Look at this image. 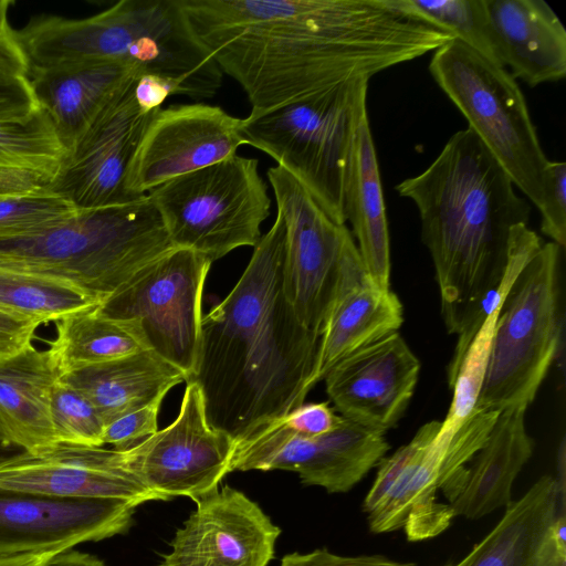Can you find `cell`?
<instances>
[{"label": "cell", "mask_w": 566, "mask_h": 566, "mask_svg": "<svg viewBox=\"0 0 566 566\" xmlns=\"http://www.w3.org/2000/svg\"><path fill=\"white\" fill-rule=\"evenodd\" d=\"M219 65L262 114L369 78L452 39L384 0H180Z\"/></svg>", "instance_id": "obj_1"}, {"label": "cell", "mask_w": 566, "mask_h": 566, "mask_svg": "<svg viewBox=\"0 0 566 566\" xmlns=\"http://www.w3.org/2000/svg\"><path fill=\"white\" fill-rule=\"evenodd\" d=\"M395 188L419 211L443 322L459 335L448 367L451 386L473 336L528 260L523 250L509 249L514 228L527 224L531 206L470 128L454 133L422 172Z\"/></svg>", "instance_id": "obj_2"}, {"label": "cell", "mask_w": 566, "mask_h": 566, "mask_svg": "<svg viewBox=\"0 0 566 566\" xmlns=\"http://www.w3.org/2000/svg\"><path fill=\"white\" fill-rule=\"evenodd\" d=\"M284 222L270 230L230 293L202 315L193 381L207 420L235 442L304 403L319 337L283 289Z\"/></svg>", "instance_id": "obj_3"}, {"label": "cell", "mask_w": 566, "mask_h": 566, "mask_svg": "<svg viewBox=\"0 0 566 566\" xmlns=\"http://www.w3.org/2000/svg\"><path fill=\"white\" fill-rule=\"evenodd\" d=\"M30 69L118 61L174 83L178 94L213 97L223 73L195 33L180 0H120L83 19L51 15L17 32Z\"/></svg>", "instance_id": "obj_4"}, {"label": "cell", "mask_w": 566, "mask_h": 566, "mask_svg": "<svg viewBox=\"0 0 566 566\" xmlns=\"http://www.w3.org/2000/svg\"><path fill=\"white\" fill-rule=\"evenodd\" d=\"M175 248L148 195L0 238V268L70 283L99 303Z\"/></svg>", "instance_id": "obj_5"}, {"label": "cell", "mask_w": 566, "mask_h": 566, "mask_svg": "<svg viewBox=\"0 0 566 566\" xmlns=\"http://www.w3.org/2000/svg\"><path fill=\"white\" fill-rule=\"evenodd\" d=\"M369 78L346 81L242 119L244 145L272 157L322 210L345 224L344 181Z\"/></svg>", "instance_id": "obj_6"}, {"label": "cell", "mask_w": 566, "mask_h": 566, "mask_svg": "<svg viewBox=\"0 0 566 566\" xmlns=\"http://www.w3.org/2000/svg\"><path fill=\"white\" fill-rule=\"evenodd\" d=\"M562 250L543 242L506 293L474 409L503 411L533 402L560 342Z\"/></svg>", "instance_id": "obj_7"}, {"label": "cell", "mask_w": 566, "mask_h": 566, "mask_svg": "<svg viewBox=\"0 0 566 566\" xmlns=\"http://www.w3.org/2000/svg\"><path fill=\"white\" fill-rule=\"evenodd\" d=\"M429 72L470 128L539 210L548 164L516 80L457 39L434 51Z\"/></svg>", "instance_id": "obj_8"}, {"label": "cell", "mask_w": 566, "mask_h": 566, "mask_svg": "<svg viewBox=\"0 0 566 566\" xmlns=\"http://www.w3.org/2000/svg\"><path fill=\"white\" fill-rule=\"evenodd\" d=\"M147 195L172 244L211 263L237 248H254L272 205L259 160L238 154L166 181Z\"/></svg>", "instance_id": "obj_9"}, {"label": "cell", "mask_w": 566, "mask_h": 566, "mask_svg": "<svg viewBox=\"0 0 566 566\" xmlns=\"http://www.w3.org/2000/svg\"><path fill=\"white\" fill-rule=\"evenodd\" d=\"M211 264L191 249L175 247L142 268L95 311L130 329L145 349L180 369L187 381L197 365L202 292Z\"/></svg>", "instance_id": "obj_10"}, {"label": "cell", "mask_w": 566, "mask_h": 566, "mask_svg": "<svg viewBox=\"0 0 566 566\" xmlns=\"http://www.w3.org/2000/svg\"><path fill=\"white\" fill-rule=\"evenodd\" d=\"M266 177L285 229V296L298 321L321 338L357 245L346 224L335 223L287 171L276 165Z\"/></svg>", "instance_id": "obj_11"}, {"label": "cell", "mask_w": 566, "mask_h": 566, "mask_svg": "<svg viewBox=\"0 0 566 566\" xmlns=\"http://www.w3.org/2000/svg\"><path fill=\"white\" fill-rule=\"evenodd\" d=\"M389 448L384 433L345 417L317 437L293 431L280 417L235 442L231 470L292 471L306 486L346 493L377 467Z\"/></svg>", "instance_id": "obj_12"}, {"label": "cell", "mask_w": 566, "mask_h": 566, "mask_svg": "<svg viewBox=\"0 0 566 566\" xmlns=\"http://www.w3.org/2000/svg\"><path fill=\"white\" fill-rule=\"evenodd\" d=\"M186 384L177 418L119 451L123 468L160 501L177 496L197 501L217 491L232 472L235 441L210 426L199 386Z\"/></svg>", "instance_id": "obj_13"}, {"label": "cell", "mask_w": 566, "mask_h": 566, "mask_svg": "<svg viewBox=\"0 0 566 566\" xmlns=\"http://www.w3.org/2000/svg\"><path fill=\"white\" fill-rule=\"evenodd\" d=\"M441 421L423 424L415 437L377 464L375 481L363 502L370 532L405 530L410 542L444 532L453 520L437 491L451 478L448 450L453 437L440 432Z\"/></svg>", "instance_id": "obj_14"}, {"label": "cell", "mask_w": 566, "mask_h": 566, "mask_svg": "<svg viewBox=\"0 0 566 566\" xmlns=\"http://www.w3.org/2000/svg\"><path fill=\"white\" fill-rule=\"evenodd\" d=\"M139 75L97 114L67 150L50 185V191L67 199L77 210L139 199L127 190L128 169L147 126L158 112L145 113L138 106L135 84Z\"/></svg>", "instance_id": "obj_15"}, {"label": "cell", "mask_w": 566, "mask_h": 566, "mask_svg": "<svg viewBox=\"0 0 566 566\" xmlns=\"http://www.w3.org/2000/svg\"><path fill=\"white\" fill-rule=\"evenodd\" d=\"M242 119L206 103L161 107L130 163L127 190L135 198L179 176L228 159L244 145Z\"/></svg>", "instance_id": "obj_16"}, {"label": "cell", "mask_w": 566, "mask_h": 566, "mask_svg": "<svg viewBox=\"0 0 566 566\" xmlns=\"http://www.w3.org/2000/svg\"><path fill=\"white\" fill-rule=\"evenodd\" d=\"M138 506L0 489V555L72 549L125 533Z\"/></svg>", "instance_id": "obj_17"}, {"label": "cell", "mask_w": 566, "mask_h": 566, "mask_svg": "<svg viewBox=\"0 0 566 566\" xmlns=\"http://www.w3.org/2000/svg\"><path fill=\"white\" fill-rule=\"evenodd\" d=\"M160 566H268L281 528L229 485L198 499Z\"/></svg>", "instance_id": "obj_18"}, {"label": "cell", "mask_w": 566, "mask_h": 566, "mask_svg": "<svg viewBox=\"0 0 566 566\" xmlns=\"http://www.w3.org/2000/svg\"><path fill=\"white\" fill-rule=\"evenodd\" d=\"M419 371V359L395 332L339 360L323 380L340 416L385 433L403 416Z\"/></svg>", "instance_id": "obj_19"}, {"label": "cell", "mask_w": 566, "mask_h": 566, "mask_svg": "<svg viewBox=\"0 0 566 566\" xmlns=\"http://www.w3.org/2000/svg\"><path fill=\"white\" fill-rule=\"evenodd\" d=\"M0 489L70 499L119 500L136 506L158 501L123 468L119 451L70 443L0 458Z\"/></svg>", "instance_id": "obj_20"}, {"label": "cell", "mask_w": 566, "mask_h": 566, "mask_svg": "<svg viewBox=\"0 0 566 566\" xmlns=\"http://www.w3.org/2000/svg\"><path fill=\"white\" fill-rule=\"evenodd\" d=\"M525 412L524 407L501 411L483 446L441 488L453 516L478 520L512 502L513 483L534 450Z\"/></svg>", "instance_id": "obj_21"}, {"label": "cell", "mask_w": 566, "mask_h": 566, "mask_svg": "<svg viewBox=\"0 0 566 566\" xmlns=\"http://www.w3.org/2000/svg\"><path fill=\"white\" fill-rule=\"evenodd\" d=\"M402 322L399 297L369 279L357 252L319 338L311 387L323 380L339 360L397 332Z\"/></svg>", "instance_id": "obj_22"}, {"label": "cell", "mask_w": 566, "mask_h": 566, "mask_svg": "<svg viewBox=\"0 0 566 566\" xmlns=\"http://www.w3.org/2000/svg\"><path fill=\"white\" fill-rule=\"evenodd\" d=\"M139 74L126 63L99 61L30 69L28 78L67 151L113 96Z\"/></svg>", "instance_id": "obj_23"}, {"label": "cell", "mask_w": 566, "mask_h": 566, "mask_svg": "<svg viewBox=\"0 0 566 566\" xmlns=\"http://www.w3.org/2000/svg\"><path fill=\"white\" fill-rule=\"evenodd\" d=\"M504 67L531 87L566 75V31L543 0H486Z\"/></svg>", "instance_id": "obj_24"}, {"label": "cell", "mask_w": 566, "mask_h": 566, "mask_svg": "<svg viewBox=\"0 0 566 566\" xmlns=\"http://www.w3.org/2000/svg\"><path fill=\"white\" fill-rule=\"evenodd\" d=\"M559 513L565 514V480L544 475L511 502L492 531L453 566H541Z\"/></svg>", "instance_id": "obj_25"}, {"label": "cell", "mask_w": 566, "mask_h": 566, "mask_svg": "<svg viewBox=\"0 0 566 566\" xmlns=\"http://www.w3.org/2000/svg\"><path fill=\"white\" fill-rule=\"evenodd\" d=\"M344 218L369 279L390 289V247L380 172L367 108L358 118L344 181Z\"/></svg>", "instance_id": "obj_26"}, {"label": "cell", "mask_w": 566, "mask_h": 566, "mask_svg": "<svg viewBox=\"0 0 566 566\" xmlns=\"http://www.w3.org/2000/svg\"><path fill=\"white\" fill-rule=\"evenodd\" d=\"M60 374L49 350L32 345L0 361V443L36 452L57 444L50 399Z\"/></svg>", "instance_id": "obj_27"}, {"label": "cell", "mask_w": 566, "mask_h": 566, "mask_svg": "<svg viewBox=\"0 0 566 566\" xmlns=\"http://www.w3.org/2000/svg\"><path fill=\"white\" fill-rule=\"evenodd\" d=\"M80 390L105 424L142 408L186 381L185 374L151 350L87 366L59 377Z\"/></svg>", "instance_id": "obj_28"}, {"label": "cell", "mask_w": 566, "mask_h": 566, "mask_svg": "<svg viewBox=\"0 0 566 566\" xmlns=\"http://www.w3.org/2000/svg\"><path fill=\"white\" fill-rule=\"evenodd\" d=\"M48 350L62 376L145 348L130 329L92 308L56 321V337Z\"/></svg>", "instance_id": "obj_29"}, {"label": "cell", "mask_w": 566, "mask_h": 566, "mask_svg": "<svg viewBox=\"0 0 566 566\" xmlns=\"http://www.w3.org/2000/svg\"><path fill=\"white\" fill-rule=\"evenodd\" d=\"M385 4L434 27L504 67L486 0H384Z\"/></svg>", "instance_id": "obj_30"}, {"label": "cell", "mask_w": 566, "mask_h": 566, "mask_svg": "<svg viewBox=\"0 0 566 566\" xmlns=\"http://www.w3.org/2000/svg\"><path fill=\"white\" fill-rule=\"evenodd\" d=\"M99 302L78 287L49 276L0 268V307L38 319L59 321Z\"/></svg>", "instance_id": "obj_31"}, {"label": "cell", "mask_w": 566, "mask_h": 566, "mask_svg": "<svg viewBox=\"0 0 566 566\" xmlns=\"http://www.w3.org/2000/svg\"><path fill=\"white\" fill-rule=\"evenodd\" d=\"M67 151L40 108L21 120L0 122V167H21L55 176Z\"/></svg>", "instance_id": "obj_32"}, {"label": "cell", "mask_w": 566, "mask_h": 566, "mask_svg": "<svg viewBox=\"0 0 566 566\" xmlns=\"http://www.w3.org/2000/svg\"><path fill=\"white\" fill-rule=\"evenodd\" d=\"M501 305L492 310L469 344L451 388L453 398L440 432L454 436L472 413L480 395Z\"/></svg>", "instance_id": "obj_33"}, {"label": "cell", "mask_w": 566, "mask_h": 566, "mask_svg": "<svg viewBox=\"0 0 566 566\" xmlns=\"http://www.w3.org/2000/svg\"><path fill=\"white\" fill-rule=\"evenodd\" d=\"M50 412L57 443L104 446V420L73 386L57 379L51 391Z\"/></svg>", "instance_id": "obj_34"}, {"label": "cell", "mask_w": 566, "mask_h": 566, "mask_svg": "<svg viewBox=\"0 0 566 566\" xmlns=\"http://www.w3.org/2000/svg\"><path fill=\"white\" fill-rule=\"evenodd\" d=\"M78 210L50 190L0 196V238L29 233L74 216Z\"/></svg>", "instance_id": "obj_35"}, {"label": "cell", "mask_w": 566, "mask_h": 566, "mask_svg": "<svg viewBox=\"0 0 566 566\" xmlns=\"http://www.w3.org/2000/svg\"><path fill=\"white\" fill-rule=\"evenodd\" d=\"M541 231L564 249L566 243V164L551 161L544 172Z\"/></svg>", "instance_id": "obj_36"}, {"label": "cell", "mask_w": 566, "mask_h": 566, "mask_svg": "<svg viewBox=\"0 0 566 566\" xmlns=\"http://www.w3.org/2000/svg\"><path fill=\"white\" fill-rule=\"evenodd\" d=\"M165 397L124 413L105 424L103 443L126 451L158 431V413Z\"/></svg>", "instance_id": "obj_37"}, {"label": "cell", "mask_w": 566, "mask_h": 566, "mask_svg": "<svg viewBox=\"0 0 566 566\" xmlns=\"http://www.w3.org/2000/svg\"><path fill=\"white\" fill-rule=\"evenodd\" d=\"M39 109L28 76L0 74V122L25 119Z\"/></svg>", "instance_id": "obj_38"}, {"label": "cell", "mask_w": 566, "mask_h": 566, "mask_svg": "<svg viewBox=\"0 0 566 566\" xmlns=\"http://www.w3.org/2000/svg\"><path fill=\"white\" fill-rule=\"evenodd\" d=\"M280 566H413L381 555L342 556L325 548L310 553H291L282 557Z\"/></svg>", "instance_id": "obj_39"}, {"label": "cell", "mask_w": 566, "mask_h": 566, "mask_svg": "<svg viewBox=\"0 0 566 566\" xmlns=\"http://www.w3.org/2000/svg\"><path fill=\"white\" fill-rule=\"evenodd\" d=\"M41 324L38 319L0 307V361L31 346Z\"/></svg>", "instance_id": "obj_40"}, {"label": "cell", "mask_w": 566, "mask_h": 566, "mask_svg": "<svg viewBox=\"0 0 566 566\" xmlns=\"http://www.w3.org/2000/svg\"><path fill=\"white\" fill-rule=\"evenodd\" d=\"M287 426L306 437H317L333 430L342 420L328 402L303 403L283 416Z\"/></svg>", "instance_id": "obj_41"}, {"label": "cell", "mask_w": 566, "mask_h": 566, "mask_svg": "<svg viewBox=\"0 0 566 566\" xmlns=\"http://www.w3.org/2000/svg\"><path fill=\"white\" fill-rule=\"evenodd\" d=\"M10 4L0 0V74L28 76V60L8 20Z\"/></svg>", "instance_id": "obj_42"}, {"label": "cell", "mask_w": 566, "mask_h": 566, "mask_svg": "<svg viewBox=\"0 0 566 566\" xmlns=\"http://www.w3.org/2000/svg\"><path fill=\"white\" fill-rule=\"evenodd\" d=\"M178 90L170 81L153 75L140 74L135 84V98L145 113L154 112L163 107L164 102Z\"/></svg>", "instance_id": "obj_43"}, {"label": "cell", "mask_w": 566, "mask_h": 566, "mask_svg": "<svg viewBox=\"0 0 566 566\" xmlns=\"http://www.w3.org/2000/svg\"><path fill=\"white\" fill-rule=\"evenodd\" d=\"M45 566H106L98 557L75 549L64 551L51 557Z\"/></svg>", "instance_id": "obj_44"}, {"label": "cell", "mask_w": 566, "mask_h": 566, "mask_svg": "<svg viewBox=\"0 0 566 566\" xmlns=\"http://www.w3.org/2000/svg\"><path fill=\"white\" fill-rule=\"evenodd\" d=\"M57 552L0 555V566H45Z\"/></svg>", "instance_id": "obj_45"}, {"label": "cell", "mask_w": 566, "mask_h": 566, "mask_svg": "<svg viewBox=\"0 0 566 566\" xmlns=\"http://www.w3.org/2000/svg\"><path fill=\"white\" fill-rule=\"evenodd\" d=\"M541 566H566V545L557 543L553 537Z\"/></svg>", "instance_id": "obj_46"}, {"label": "cell", "mask_w": 566, "mask_h": 566, "mask_svg": "<svg viewBox=\"0 0 566 566\" xmlns=\"http://www.w3.org/2000/svg\"><path fill=\"white\" fill-rule=\"evenodd\" d=\"M446 566H453V565H446Z\"/></svg>", "instance_id": "obj_47"}]
</instances>
